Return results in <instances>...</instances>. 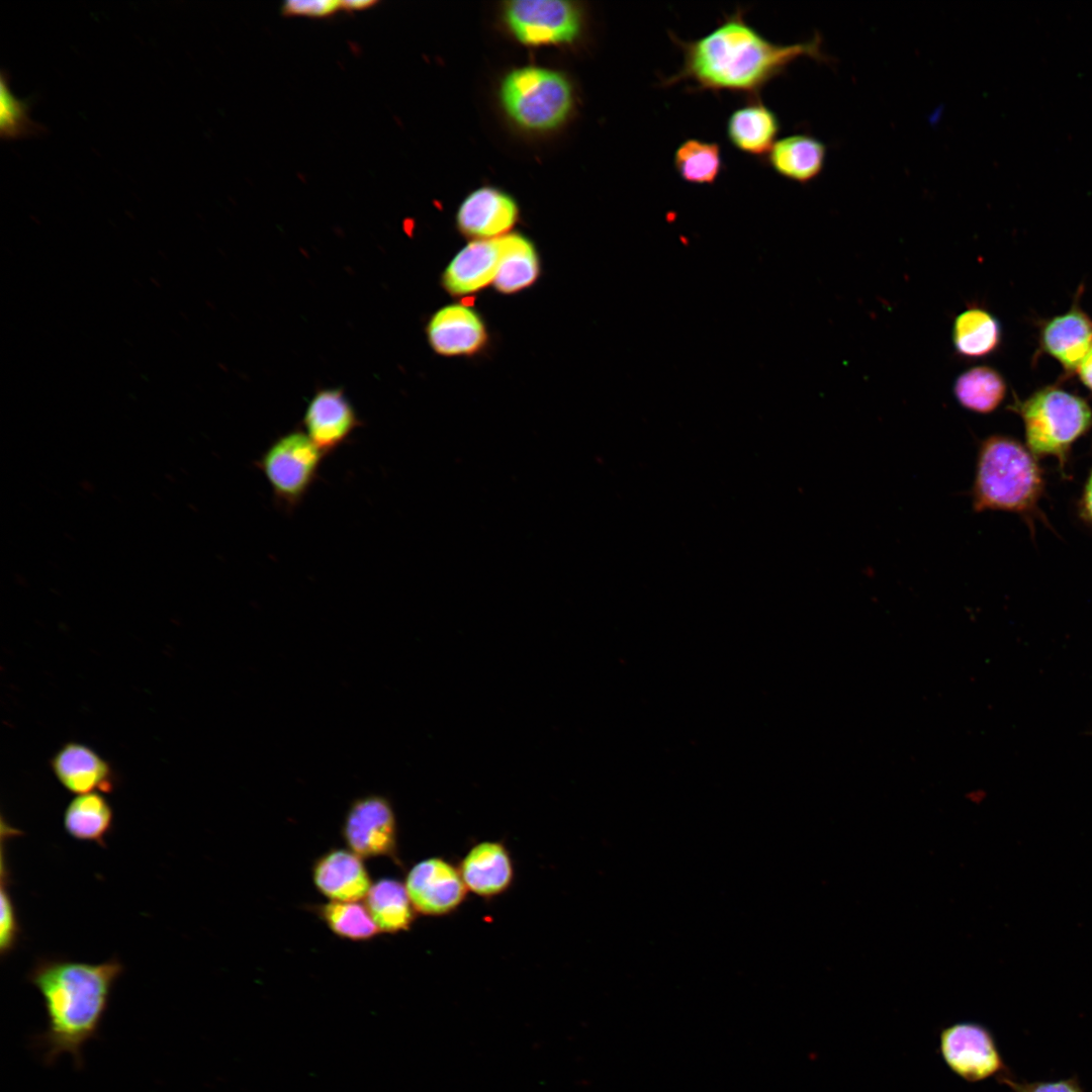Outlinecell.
<instances>
[{"instance_id":"obj_28","label":"cell","mask_w":1092,"mask_h":1092,"mask_svg":"<svg viewBox=\"0 0 1092 1092\" xmlns=\"http://www.w3.org/2000/svg\"><path fill=\"white\" fill-rule=\"evenodd\" d=\"M31 99L20 100L10 91L9 74L2 70L0 77V136L11 141L46 133L47 127L29 116Z\"/></svg>"},{"instance_id":"obj_22","label":"cell","mask_w":1092,"mask_h":1092,"mask_svg":"<svg viewBox=\"0 0 1092 1092\" xmlns=\"http://www.w3.org/2000/svg\"><path fill=\"white\" fill-rule=\"evenodd\" d=\"M112 824L113 810L99 793L78 795L67 805L64 813V828L68 835L101 847H105V838Z\"/></svg>"},{"instance_id":"obj_29","label":"cell","mask_w":1092,"mask_h":1092,"mask_svg":"<svg viewBox=\"0 0 1092 1092\" xmlns=\"http://www.w3.org/2000/svg\"><path fill=\"white\" fill-rule=\"evenodd\" d=\"M9 871L4 849L2 848L0 919V953L2 957L9 954L14 949L20 933L16 908L9 891Z\"/></svg>"},{"instance_id":"obj_33","label":"cell","mask_w":1092,"mask_h":1092,"mask_svg":"<svg viewBox=\"0 0 1092 1092\" xmlns=\"http://www.w3.org/2000/svg\"><path fill=\"white\" fill-rule=\"evenodd\" d=\"M1077 369L1082 382L1092 390V349L1088 352Z\"/></svg>"},{"instance_id":"obj_34","label":"cell","mask_w":1092,"mask_h":1092,"mask_svg":"<svg viewBox=\"0 0 1092 1092\" xmlns=\"http://www.w3.org/2000/svg\"><path fill=\"white\" fill-rule=\"evenodd\" d=\"M375 0H345L341 1V9L352 11L369 8L375 5Z\"/></svg>"},{"instance_id":"obj_16","label":"cell","mask_w":1092,"mask_h":1092,"mask_svg":"<svg viewBox=\"0 0 1092 1092\" xmlns=\"http://www.w3.org/2000/svg\"><path fill=\"white\" fill-rule=\"evenodd\" d=\"M312 879L316 889L332 901L357 902L371 888L361 857L346 849H331L320 856L312 867Z\"/></svg>"},{"instance_id":"obj_9","label":"cell","mask_w":1092,"mask_h":1092,"mask_svg":"<svg viewBox=\"0 0 1092 1092\" xmlns=\"http://www.w3.org/2000/svg\"><path fill=\"white\" fill-rule=\"evenodd\" d=\"M343 835L349 848L361 858L388 856L398 860L396 818L383 796L367 795L355 800L345 817Z\"/></svg>"},{"instance_id":"obj_27","label":"cell","mask_w":1092,"mask_h":1092,"mask_svg":"<svg viewBox=\"0 0 1092 1092\" xmlns=\"http://www.w3.org/2000/svg\"><path fill=\"white\" fill-rule=\"evenodd\" d=\"M318 914L329 928L342 938L366 940L380 931L366 906L358 902L331 901L318 908Z\"/></svg>"},{"instance_id":"obj_30","label":"cell","mask_w":1092,"mask_h":1092,"mask_svg":"<svg viewBox=\"0 0 1092 1092\" xmlns=\"http://www.w3.org/2000/svg\"><path fill=\"white\" fill-rule=\"evenodd\" d=\"M999 1081L1009 1086L1013 1092H1084L1077 1078L1056 1081L1018 1082L1006 1074L999 1077Z\"/></svg>"},{"instance_id":"obj_7","label":"cell","mask_w":1092,"mask_h":1092,"mask_svg":"<svg viewBox=\"0 0 1092 1092\" xmlns=\"http://www.w3.org/2000/svg\"><path fill=\"white\" fill-rule=\"evenodd\" d=\"M504 18L516 38L529 46L571 42L582 29L581 10L568 1H510Z\"/></svg>"},{"instance_id":"obj_21","label":"cell","mask_w":1092,"mask_h":1092,"mask_svg":"<svg viewBox=\"0 0 1092 1092\" xmlns=\"http://www.w3.org/2000/svg\"><path fill=\"white\" fill-rule=\"evenodd\" d=\"M365 906L380 931L387 933L408 930L417 915L404 884L389 878L371 886Z\"/></svg>"},{"instance_id":"obj_14","label":"cell","mask_w":1092,"mask_h":1092,"mask_svg":"<svg viewBox=\"0 0 1092 1092\" xmlns=\"http://www.w3.org/2000/svg\"><path fill=\"white\" fill-rule=\"evenodd\" d=\"M50 765L59 783L71 793H110L114 789L115 777L109 762L83 743L63 744Z\"/></svg>"},{"instance_id":"obj_13","label":"cell","mask_w":1092,"mask_h":1092,"mask_svg":"<svg viewBox=\"0 0 1092 1092\" xmlns=\"http://www.w3.org/2000/svg\"><path fill=\"white\" fill-rule=\"evenodd\" d=\"M458 869L467 891L483 899L507 892L515 878L512 855L499 840L475 843L462 857Z\"/></svg>"},{"instance_id":"obj_6","label":"cell","mask_w":1092,"mask_h":1092,"mask_svg":"<svg viewBox=\"0 0 1092 1092\" xmlns=\"http://www.w3.org/2000/svg\"><path fill=\"white\" fill-rule=\"evenodd\" d=\"M325 454L302 430L275 439L262 453L257 467L266 478L277 504L295 509L315 482Z\"/></svg>"},{"instance_id":"obj_8","label":"cell","mask_w":1092,"mask_h":1092,"mask_svg":"<svg viewBox=\"0 0 1092 1092\" xmlns=\"http://www.w3.org/2000/svg\"><path fill=\"white\" fill-rule=\"evenodd\" d=\"M939 1052L946 1066L969 1082L1008 1074L992 1033L980 1023L964 1021L942 1029Z\"/></svg>"},{"instance_id":"obj_3","label":"cell","mask_w":1092,"mask_h":1092,"mask_svg":"<svg viewBox=\"0 0 1092 1092\" xmlns=\"http://www.w3.org/2000/svg\"><path fill=\"white\" fill-rule=\"evenodd\" d=\"M1034 455L1017 441L991 436L980 446L972 488L973 509L1027 513L1042 491Z\"/></svg>"},{"instance_id":"obj_5","label":"cell","mask_w":1092,"mask_h":1092,"mask_svg":"<svg viewBox=\"0 0 1092 1092\" xmlns=\"http://www.w3.org/2000/svg\"><path fill=\"white\" fill-rule=\"evenodd\" d=\"M1026 443L1035 456H1055L1062 463L1073 443L1092 425V411L1078 395L1045 387L1016 404Z\"/></svg>"},{"instance_id":"obj_1","label":"cell","mask_w":1092,"mask_h":1092,"mask_svg":"<svg viewBox=\"0 0 1092 1092\" xmlns=\"http://www.w3.org/2000/svg\"><path fill=\"white\" fill-rule=\"evenodd\" d=\"M682 53L680 69L661 86L689 82L694 91L731 92L757 98L760 91L800 58L827 62L818 34L808 41L776 43L750 25L742 8L726 15L706 35L684 40L669 33Z\"/></svg>"},{"instance_id":"obj_15","label":"cell","mask_w":1092,"mask_h":1092,"mask_svg":"<svg viewBox=\"0 0 1092 1092\" xmlns=\"http://www.w3.org/2000/svg\"><path fill=\"white\" fill-rule=\"evenodd\" d=\"M518 206L504 191L480 187L471 192L457 212L460 231L479 240L504 236L517 221Z\"/></svg>"},{"instance_id":"obj_12","label":"cell","mask_w":1092,"mask_h":1092,"mask_svg":"<svg viewBox=\"0 0 1092 1092\" xmlns=\"http://www.w3.org/2000/svg\"><path fill=\"white\" fill-rule=\"evenodd\" d=\"M509 243L510 234L468 244L454 257L444 272L445 288L454 295H463L493 283Z\"/></svg>"},{"instance_id":"obj_20","label":"cell","mask_w":1092,"mask_h":1092,"mask_svg":"<svg viewBox=\"0 0 1092 1092\" xmlns=\"http://www.w3.org/2000/svg\"><path fill=\"white\" fill-rule=\"evenodd\" d=\"M1043 349L1066 369L1078 368L1092 349V322L1079 309L1051 320L1041 334Z\"/></svg>"},{"instance_id":"obj_25","label":"cell","mask_w":1092,"mask_h":1092,"mask_svg":"<svg viewBox=\"0 0 1092 1092\" xmlns=\"http://www.w3.org/2000/svg\"><path fill=\"white\" fill-rule=\"evenodd\" d=\"M956 398L969 411L989 414L1003 400L1006 384L1002 376L988 366L973 367L962 373L953 386Z\"/></svg>"},{"instance_id":"obj_17","label":"cell","mask_w":1092,"mask_h":1092,"mask_svg":"<svg viewBox=\"0 0 1092 1092\" xmlns=\"http://www.w3.org/2000/svg\"><path fill=\"white\" fill-rule=\"evenodd\" d=\"M431 347L446 356L468 355L479 350L486 340L484 326L469 307L452 304L439 309L427 327Z\"/></svg>"},{"instance_id":"obj_23","label":"cell","mask_w":1092,"mask_h":1092,"mask_svg":"<svg viewBox=\"0 0 1092 1092\" xmlns=\"http://www.w3.org/2000/svg\"><path fill=\"white\" fill-rule=\"evenodd\" d=\"M1001 339L997 320L987 310L970 307L954 320L952 342L959 355L980 358L995 351Z\"/></svg>"},{"instance_id":"obj_10","label":"cell","mask_w":1092,"mask_h":1092,"mask_svg":"<svg viewBox=\"0 0 1092 1092\" xmlns=\"http://www.w3.org/2000/svg\"><path fill=\"white\" fill-rule=\"evenodd\" d=\"M404 886L417 913L434 917L453 913L468 892L458 867L440 856L416 863L406 874Z\"/></svg>"},{"instance_id":"obj_31","label":"cell","mask_w":1092,"mask_h":1092,"mask_svg":"<svg viewBox=\"0 0 1092 1092\" xmlns=\"http://www.w3.org/2000/svg\"><path fill=\"white\" fill-rule=\"evenodd\" d=\"M341 9V1L336 0H288L282 4L284 15H306L325 17Z\"/></svg>"},{"instance_id":"obj_26","label":"cell","mask_w":1092,"mask_h":1092,"mask_svg":"<svg viewBox=\"0 0 1092 1092\" xmlns=\"http://www.w3.org/2000/svg\"><path fill=\"white\" fill-rule=\"evenodd\" d=\"M539 273V263L533 245L523 236L510 234L508 251L493 281L505 293L521 290L532 284Z\"/></svg>"},{"instance_id":"obj_4","label":"cell","mask_w":1092,"mask_h":1092,"mask_svg":"<svg viewBox=\"0 0 1092 1092\" xmlns=\"http://www.w3.org/2000/svg\"><path fill=\"white\" fill-rule=\"evenodd\" d=\"M502 105L520 127L547 131L561 125L573 105L567 78L546 68L527 66L511 71L499 89Z\"/></svg>"},{"instance_id":"obj_32","label":"cell","mask_w":1092,"mask_h":1092,"mask_svg":"<svg viewBox=\"0 0 1092 1092\" xmlns=\"http://www.w3.org/2000/svg\"><path fill=\"white\" fill-rule=\"evenodd\" d=\"M1081 513L1083 518L1092 524V470L1087 479L1081 499Z\"/></svg>"},{"instance_id":"obj_18","label":"cell","mask_w":1092,"mask_h":1092,"mask_svg":"<svg viewBox=\"0 0 1092 1092\" xmlns=\"http://www.w3.org/2000/svg\"><path fill=\"white\" fill-rule=\"evenodd\" d=\"M781 129L778 114L758 97L736 108L728 117L726 134L739 152L763 158L775 145Z\"/></svg>"},{"instance_id":"obj_19","label":"cell","mask_w":1092,"mask_h":1092,"mask_svg":"<svg viewBox=\"0 0 1092 1092\" xmlns=\"http://www.w3.org/2000/svg\"><path fill=\"white\" fill-rule=\"evenodd\" d=\"M825 158L826 147L820 140L797 133L777 141L762 162L778 175L806 184L821 173Z\"/></svg>"},{"instance_id":"obj_11","label":"cell","mask_w":1092,"mask_h":1092,"mask_svg":"<svg viewBox=\"0 0 1092 1092\" xmlns=\"http://www.w3.org/2000/svg\"><path fill=\"white\" fill-rule=\"evenodd\" d=\"M302 425L306 435L326 455L344 445L361 421L342 388H324L309 399Z\"/></svg>"},{"instance_id":"obj_24","label":"cell","mask_w":1092,"mask_h":1092,"mask_svg":"<svg viewBox=\"0 0 1092 1092\" xmlns=\"http://www.w3.org/2000/svg\"><path fill=\"white\" fill-rule=\"evenodd\" d=\"M673 167L687 183L712 185L724 167L721 146L716 142L688 139L675 149Z\"/></svg>"},{"instance_id":"obj_2","label":"cell","mask_w":1092,"mask_h":1092,"mask_svg":"<svg viewBox=\"0 0 1092 1092\" xmlns=\"http://www.w3.org/2000/svg\"><path fill=\"white\" fill-rule=\"evenodd\" d=\"M123 973L116 959L100 964L65 959H39L27 980L43 1000L46 1029L34 1036L41 1060L53 1065L69 1054L76 1068L83 1067V1048L100 1030L112 990Z\"/></svg>"}]
</instances>
